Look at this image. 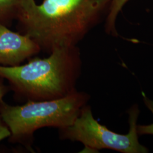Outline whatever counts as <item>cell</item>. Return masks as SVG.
Instances as JSON below:
<instances>
[{
  "label": "cell",
  "mask_w": 153,
  "mask_h": 153,
  "mask_svg": "<svg viewBox=\"0 0 153 153\" xmlns=\"http://www.w3.org/2000/svg\"><path fill=\"white\" fill-rule=\"evenodd\" d=\"M129 130L121 134L100 124L93 116L91 107L86 105L74 123L59 129L61 139L79 142L84 145L83 151L98 152L111 149L122 153H146L149 149L139 142L137 121L140 111L137 104L128 109Z\"/></svg>",
  "instance_id": "obj_4"
},
{
  "label": "cell",
  "mask_w": 153,
  "mask_h": 153,
  "mask_svg": "<svg viewBox=\"0 0 153 153\" xmlns=\"http://www.w3.org/2000/svg\"><path fill=\"white\" fill-rule=\"evenodd\" d=\"M49 54L24 65H0V76L27 101L61 98L75 92L82 69L79 49L76 45L57 47Z\"/></svg>",
  "instance_id": "obj_2"
},
{
  "label": "cell",
  "mask_w": 153,
  "mask_h": 153,
  "mask_svg": "<svg viewBox=\"0 0 153 153\" xmlns=\"http://www.w3.org/2000/svg\"><path fill=\"white\" fill-rule=\"evenodd\" d=\"M11 136V132L8 126L3 120L0 114V142Z\"/></svg>",
  "instance_id": "obj_9"
},
{
  "label": "cell",
  "mask_w": 153,
  "mask_h": 153,
  "mask_svg": "<svg viewBox=\"0 0 153 153\" xmlns=\"http://www.w3.org/2000/svg\"><path fill=\"white\" fill-rule=\"evenodd\" d=\"M130 0H111L109 13L105 20V31L114 37L119 36L117 31L116 23L117 18L124 6Z\"/></svg>",
  "instance_id": "obj_6"
},
{
  "label": "cell",
  "mask_w": 153,
  "mask_h": 153,
  "mask_svg": "<svg viewBox=\"0 0 153 153\" xmlns=\"http://www.w3.org/2000/svg\"><path fill=\"white\" fill-rule=\"evenodd\" d=\"M90 99L88 93L76 90L61 98L28 100L21 105L1 102L0 114L10 131L11 140L30 148L35 131L45 127L61 129L71 126Z\"/></svg>",
  "instance_id": "obj_3"
},
{
  "label": "cell",
  "mask_w": 153,
  "mask_h": 153,
  "mask_svg": "<svg viewBox=\"0 0 153 153\" xmlns=\"http://www.w3.org/2000/svg\"><path fill=\"white\" fill-rule=\"evenodd\" d=\"M111 0H21L16 19L21 33L50 53L57 47L76 46L103 21Z\"/></svg>",
  "instance_id": "obj_1"
},
{
  "label": "cell",
  "mask_w": 153,
  "mask_h": 153,
  "mask_svg": "<svg viewBox=\"0 0 153 153\" xmlns=\"http://www.w3.org/2000/svg\"><path fill=\"white\" fill-rule=\"evenodd\" d=\"M5 94V90L3 86L0 85V102L1 101L2 97Z\"/></svg>",
  "instance_id": "obj_10"
},
{
  "label": "cell",
  "mask_w": 153,
  "mask_h": 153,
  "mask_svg": "<svg viewBox=\"0 0 153 153\" xmlns=\"http://www.w3.org/2000/svg\"><path fill=\"white\" fill-rule=\"evenodd\" d=\"M20 2L21 0H0V23L5 25L6 21L16 18Z\"/></svg>",
  "instance_id": "obj_7"
},
{
  "label": "cell",
  "mask_w": 153,
  "mask_h": 153,
  "mask_svg": "<svg viewBox=\"0 0 153 153\" xmlns=\"http://www.w3.org/2000/svg\"><path fill=\"white\" fill-rule=\"evenodd\" d=\"M142 95L144 103L153 115V100L148 98L143 92H142ZM137 131L139 136L146 134L153 135V123L149 125H137Z\"/></svg>",
  "instance_id": "obj_8"
},
{
  "label": "cell",
  "mask_w": 153,
  "mask_h": 153,
  "mask_svg": "<svg viewBox=\"0 0 153 153\" xmlns=\"http://www.w3.org/2000/svg\"><path fill=\"white\" fill-rule=\"evenodd\" d=\"M40 51L38 44L28 36L14 32L0 23V65H19Z\"/></svg>",
  "instance_id": "obj_5"
}]
</instances>
